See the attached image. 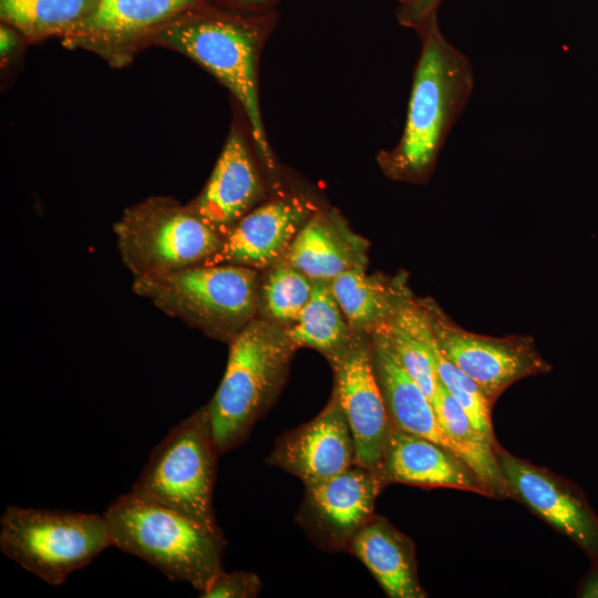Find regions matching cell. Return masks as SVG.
Returning <instances> with one entry per match:
<instances>
[{
  "instance_id": "cell-32",
  "label": "cell",
  "mask_w": 598,
  "mask_h": 598,
  "mask_svg": "<svg viewBox=\"0 0 598 598\" xmlns=\"http://www.w3.org/2000/svg\"><path fill=\"white\" fill-rule=\"evenodd\" d=\"M578 594L584 598H598V565L594 564L580 584Z\"/></svg>"
},
{
  "instance_id": "cell-14",
  "label": "cell",
  "mask_w": 598,
  "mask_h": 598,
  "mask_svg": "<svg viewBox=\"0 0 598 598\" xmlns=\"http://www.w3.org/2000/svg\"><path fill=\"white\" fill-rule=\"evenodd\" d=\"M497 458L512 497L577 544L598 565V516L585 494L566 478L501 446Z\"/></svg>"
},
{
  "instance_id": "cell-33",
  "label": "cell",
  "mask_w": 598,
  "mask_h": 598,
  "mask_svg": "<svg viewBox=\"0 0 598 598\" xmlns=\"http://www.w3.org/2000/svg\"><path fill=\"white\" fill-rule=\"evenodd\" d=\"M402 1H404V0H402Z\"/></svg>"
},
{
  "instance_id": "cell-3",
  "label": "cell",
  "mask_w": 598,
  "mask_h": 598,
  "mask_svg": "<svg viewBox=\"0 0 598 598\" xmlns=\"http://www.w3.org/2000/svg\"><path fill=\"white\" fill-rule=\"evenodd\" d=\"M113 547L137 556L171 580L198 594L223 571L227 545L219 526L197 522L132 492L117 496L103 513Z\"/></svg>"
},
{
  "instance_id": "cell-25",
  "label": "cell",
  "mask_w": 598,
  "mask_h": 598,
  "mask_svg": "<svg viewBox=\"0 0 598 598\" xmlns=\"http://www.w3.org/2000/svg\"><path fill=\"white\" fill-rule=\"evenodd\" d=\"M286 331L296 348H312L326 358L344 348L353 334L327 281H315L309 301Z\"/></svg>"
},
{
  "instance_id": "cell-17",
  "label": "cell",
  "mask_w": 598,
  "mask_h": 598,
  "mask_svg": "<svg viewBox=\"0 0 598 598\" xmlns=\"http://www.w3.org/2000/svg\"><path fill=\"white\" fill-rule=\"evenodd\" d=\"M380 478L384 486L403 483L445 487L494 497L476 473L455 453L394 424L384 452Z\"/></svg>"
},
{
  "instance_id": "cell-27",
  "label": "cell",
  "mask_w": 598,
  "mask_h": 598,
  "mask_svg": "<svg viewBox=\"0 0 598 598\" xmlns=\"http://www.w3.org/2000/svg\"><path fill=\"white\" fill-rule=\"evenodd\" d=\"M429 344L434 358L440 383L462 405L474 426L494 445L496 439L492 424L493 403L488 401L480 386L441 351L433 330Z\"/></svg>"
},
{
  "instance_id": "cell-20",
  "label": "cell",
  "mask_w": 598,
  "mask_h": 598,
  "mask_svg": "<svg viewBox=\"0 0 598 598\" xmlns=\"http://www.w3.org/2000/svg\"><path fill=\"white\" fill-rule=\"evenodd\" d=\"M368 568L390 598H424L414 543L388 519L374 515L353 537L348 549Z\"/></svg>"
},
{
  "instance_id": "cell-22",
  "label": "cell",
  "mask_w": 598,
  "mask_h": 598,
  "mask_svg": "<svg viewBox=\"0 0 598 598\" xmlns=\"http://www.w3.org/2000/svg\"><path fill=\"white\" fill-rule=\"evenodd\" d=\"M330 287L352 332L371 333L383 326L406 295L403 285L368 276L364 267L343 271Z\"/></svg>"
},
{
  "instance_id": "cell-24",
  "label": "cell",
  "mask_w": 598,
  "mask_h": 598,
  "mask_svg": "<svg viewBox=\"0 0 598 598\" xmlns=\"http://www.w3.org/2000/svg\"><path fill=\"white\" fill-rule=\"evenodd\" d=\"M100 0H0V22L19 31L29 44L76 30Z\"/></svg>"
},
{
  "instance_id": "cell-12",
  "label": "cell",
  "mask_w": 598,
  "mask_h": 598,
  "mask_svg": "<svg viewBox=\"0 0 598 598\" xmlns=\"http://www.w3.org/2000/svg\"><path fill=\"white\" fill-rule=\"evenodd\" d=\"M267 173L247 120L237 105L215 167L202 192L187 205L224 238L245 215L268 198Z\"/></svg>"
},
{
  "instance_id": "cell-30",
  "label": "cell",
  "mask_w": 598,
  "mask_h": 598,
  "mask_svg": "<svg viewBox=\"0 0 598 598\" xmlns=\"http://www.w3.org/2000/svg\"><path fill=\"white\" fill-rule=\"evenodd\" d=\"M442 0H404L398 9L399 22L408 28L417 30L432 16Z\"/></svg>"
},
{
  "instance_id": "cell-11",
  "label": "cell",
  "mask_w": 598,
  "mask_h": 598,
  "mask_svg": "<svg viewBox=\"0 0 598 598\" xmlns=\"http://www.w3.org/2000/svg\"><path fill=\"white\" fill-rule=\"evenodd\" d=\"M205 0H100L94 13L61 39L68 49L90 51L112 68L132 63L156 35Z\"/></svg>"
},
{
  "instance_id": "cell-8",
  "label": "cell",
  "mask_w": 598,
  "mask_h": 598,
  "mask_svg": "<svg viewBox=\"0 0 598 598\" xmlns=\"http://www.w3.org/2000/svg\"><path fill=\"white\" fill-rule=\"evenodd\" d=\"M120 257L134 277L205 264L223 238L189 207L169 196H151L114 223Z\"/></svg>"
},
{
  "instance_id": "cell-2",
  "label": "cell",
  "mask_w": 598,
  "mask_h": 598,
  "mask_svg": "<svg viewBox=\"0 0 598 598\" xmlns=\"http://www.w3.org/2000/svg\"><path fill=\"white\" fill-rule=\"evenodd\" d=\"M416 31L421 51L403 133L393 148L378 155L389 177L410 183H422L431 176L473 89L471 62L442 34L436 14Z\"/></svg>"
},
{
  "instance_id": "cell-23",
  "label": "cell",
  "mask_w": 598,
  "mask_h": 598,
  "mask_svg": "<svg viewBox=\"0 0 598 598\" xmlns=\"http://www.w3.org/2000/svg\"><path fill=\"white\" fill-rule=\"evenodd\" d=\"M382 328L403 368L432 402L439 379L429 344L432 328L421 302L405 295Z\"/></svg>"
},
{
  "instance_id": "cell-7",
  "label": "cell",
  "mask_w": 598,
  "mask_h": 598,
  "mask_svg": "<svg viewBox=\"0 0 598 598\" xmlns=\"http://www.w3.org/2000/svg\"><path fill=\"white\" fill-rule=\"evenodd\" d=\"M218 455L205 405L171 427L153 448L131 492L218 526L213 507Z\"/></svg>"
},
{
  "instance_id": "cell-4",
  "label": "cell",
  "mask_w": 598,
  "mask_h": 598,
  "mask_svg": "<svg viewBox=\"0 0 598 598\" xmlns=\"http://www.w3.org/2000/svg\"><path fill=\"white\" fill-rule=\"evenodd\" d=\"M229 347L224 377L206 405L219 454L243 444L270 409L297 349L285 327L259 316Z\"/></svg>"
},
{
  "instance_id": "cell-16",
  "label": "cell",
  "mask_w": 598,
  "mask_h": 598,
  "mask_svg": "<svg viewBox=\"0 0 598 598\" xmlns=\"http://www.w3.org/2000/svg\"><path fill=\"white\" fill-rule=\"evenodd\" d=\"M266 462L297 476L305 486L355 465L353 436L336 396L311 421L280 435Z\"/></svg>"
},
{
  "instance_id": "cell-26",
  "label": "cell",
  "mask_w": 598,
  "mask_h": 598,
  "mask_svg": "<svg viewBox=\"0 0 598 598\" xmlns=\"http://www.w3.org/2000/svg\"><path fill=\"white\" fill-rule=\"evenodd\" d=\"M315 281L281 259L260 280L259 317L288 328L309 301Z\"/></svg>"
},
{
  "instance_id": "cell-13",
  "label": "cell",
  "mask_w": 598,
  "mask_h": 598,
  "mask_svg": "<svg viewBox=\"0 0 598 598\" xmlns=\"http://www.w3.org/2000/svg\"><path fill=\"white\" fill-rule=\"evenodd\" d=\"M383 487L377 474L353 465L329 480L306 486L297 520L320 548L347 550L374 516L375 499Z\"/></svg>"
},
{
  "instance_id": "cell-28",
  "label": "cell",
  "mask_w": 598,
  "mask_h": 598,
  "mask_svg": "<svg viewBox=\"0 0 598 598\" xmlns=\"http://www.w3.org/2000/svg\"><path fill=\"white\" fill-rule=\"evenodd\" d=\"M262 582L252 573H219L199 594L203 598H254L261 590Z\"/></svg>"
},
{
  "instance_id": "cell-18",
  "label": "cell",
  "mask_w": 598,
  "mask_h": 598,
  "mask_svg": "<svg viewBox=\"0 0 598 598\" xmlns=\"http://www.w3.org/2000/svg\"><path fill=\"white\" fill-rule=\"evenodd\" d=\"M367 241L334 209L320 207L301 227L283 260L313 281L330 282L346 270L367 265Z\"/></svg>"
},
{
  "instance_id": "cell-10",
  "label": "cell",
  "mask_w": 598,
  "mask_h": 598,
  "mask_svg": "<svg viewBox=\"0 0 598 598\" xmlns=\"http://www.w3.org/2000/svg\"><path fill=\"white\" fill-rule=\"evenodd\" d=\"M327 359L334 377L333 395L353 436L355 465L380 477L393 423L375 378L370 333L353 332L348 344Z\"/></svg>"
},
{
  "instance_id": "cell-6",
  "label": "cell",
  "mask_w": 598,
  "mask_h": 598,
  "mask_svg": "<svg viewBox=\"0 0 598 598\" xmlns=\"http://www.w3.org/2000/svg\"><path fill=\"white\" fill-rule=\"evenodd\" d=\"M113 547L104 514L8 506L0 518V549L52 586Z\"/></svg>"
},
{
  "instance_id": "cell-21",
  "label": "cell",
  "mask_w": 598,
  "mask_h": 598,
  "mask_svg": "<svg viewBox=\"0 0 598 598\" xmlns=\"http://www.w3.org/2000/svg\"><path fill=\"white\" fill-rule=\"evenodd\" d=\"M439 422L458 456L476 473L494 497H512L494 445L472 423L462 405L440 383L432 401Z\"/></svg>"
},
{
  "instance_id": "cell-5",
  "label": "cell",
  "mask_w": 598,
  "mask_h": 598,
  "mask_svg": "<svg viewBox=\"0 0 598 598\" xmlns=\"http://www.w3.org/2000/svg\"><path fill=\"white\" fill-rule=\"evenodd\" d=\"M259 270L236 265H196L134 277L132 290L172 318L230 343L259 315Z\"/></svg>"
},
{
  "instance_id": "cell-29",
  "label": "cell",
  "mask_w": 598,
  "mask_h": 598,
  "mask_svg": "<svg viewBox=\"0 0 598 598\" xmlns=\"http://www.w3.org/2000/svg\"><path fill=\"white\" fill-rule=\"evenodd\" d=\"M29 45L23 35L7 23L0 22V66L1 76L8 78L19 68L23 52Z\"/></svg>"
},
{
  "instance_id": "cell-1",
  "label": "cell",
  "mask_w": 598,
  "mask_h": 598,
  "mask_svg": "<svg viewBox=\"0 0 598 598\" xmlns=\"http://www.w3.org/2000/svg\"><path fill=\"white\" fill-rule=\"evenodd\" d=\"M276 23L274 10L246 12L204 2L164 28L153 42L188 56L229 90L269 174L276 169V162L259 105L258 69Z\"/></svg>"
},
{
  "instance_id": "cell-15",
  "label": "cell",
  "mask_w": 598,
  "mask_h": 598,
  "mask_svg": "<svg viewBox=\"0 0 598 598\" xmlns=\"http://www.w3.org/2000/svg\"><path fill=\"white\" fill-rule=\"evenodd\" d=\"M319 208L317 200L303 193L267 198L231 228L205 265L268 269L283 259L301 227Z\"/></svg>"
},
{
  "instance_id": "cell-19",
  "label": "cell",
  "mask_w": 598,
  "mask_h": 598,
  "mask_svg": "<svg viewBox=\"0 0 598 598\" xmlns=\"http://www.w3.org/2000/svg\"><path fill=\"white\" fill-rule=\"evenodd\" d=\"M370 338L375 378L392 423L458 456L455 445L439 422L431 400L401 364L382 326L373 330Z\"/></svg>"
},
{
  "instance_id": "cell-31",
  "label": "cell",
  "mask_w": 598,
  "mask_h": 598,
  "mask_svg": "<svg viewBox=\"0 0 598 598\" xmlns=\"http://www.w3.org/2000/svg\"><path fill=\"white\" fill-rule=\"evenodd\" d=\"M207 3L218 6L226 9L246 11V12H260L274 10V7L280 2V0H205Z\"/></svg>"
},
{
  "instance_id": "cell-9",
  "label": "cell",
  "mask_w": 598,
  "mask_h": 598,
  "mask_svg": "<svg viewBox=\"0 0 598 598\" xmlns=\"http://www.w3.org/2000/svg\"><path fill=\"white\" fill-rule=\"evenodd\" d=\"M420 302L443 354L480 386L491 403L518 380L550 371L530 337L476 334L455 324L432 300Z\"/></svg>"
}]
</instances>
